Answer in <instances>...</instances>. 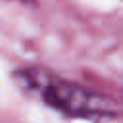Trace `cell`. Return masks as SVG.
Wrapping results in <instances>:
<instances>
[{
	"label": "cell",
	"instance_id": "7a4b0ae2",
	"mask_svg": "<svg viewBox=\"0 0 123 123\" xmlns=\"http://www.w3.org/2000/svg\"><path fill=\"white\" fill-rule=\"evenodd\" d=\"M15 2H21V4H35L37 0H15Z\"/></svg>",
	"mask_w": 123,
	"mask_h": 123
},
{
	"label": "cell",
	"instance_id": "6da1fadb",
	"mask_svg": "<svg viewBox=\"0 0 123 123\" xmlns=\"http://www.w3.org/2000/svg\"><path fill=\"white\" fill-rule=\"evenodd\" d=\"M13 79L21 88L33 92L62 115L90 121H102L115 115V104L108 96L79 83L65 81L44 69L23 67L13 73Z\"/></svg>",
	"mask_w": 123,
	"mask_h": 123
}]
</instances>
